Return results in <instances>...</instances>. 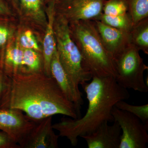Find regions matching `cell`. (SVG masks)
Wrapping results in <instances>:
<instances>
[{"label": "cell", "instance_id": "obj_1", "mask_svg": "<svg viewBox=\"0 0 148 148\" xmlns=\"http://www.w3.org/2000/svg\"><path fill=\"white\" fill-rule=\"evenodd\" d=\"M9 77L0 109L19 110L35 121L56 114L73 119L81 117L80 110L68 100L51 76L42 72L17 74Z\"/></svg>", "mask_w": 148, "mask_h": 148}, {"label": "cell", "instance_id": "obj_2", "mask_svg": "<svg viewBox=\"0 0 148 148\" xmlns=\"http://www.w3.org/2000/svg\"><path fill=\"white\" fill-rule=\"evenodd\" d=\"M81 85L88 103L84 115L77 119L64 117L52 125L59 137L67 138L73 146L77 145L79 137L94 132L103 123L114 122L112 112L116 104L130 96L127 89L120 86L113 77H94L90 82Z\"/></svg>", "mask_w": 148, "mask_h": 148}, {"label": "cell", "instance_id": "obj_3", "mask_svg": "<svg viewBox=\"0 0 148 148\" xmlns=\"http://www.w3.org/2000/svg\"><path fill=\"white\" fill-rule=\"evenodd\" d=\"M71 35L78 47L85 69L92 78H115L114 59L103 45L93 20L69 23Z\"/></svg>", "mask_w": 148, "mask_h": 148}, {"label": "cell", "instance_id": "obj_4", "mask_svg": "<svg viewBox=\"0 0 148 148\" xmlns=\"http://www.w3.org/2000/svg\"><path fill=\"white\" fill-rule=\"evenodd\" d=\"M53 30L59 61L66 73L77 88L79 85L92 79L85 69L79 49L72 39L69 22L55 14Z\"/></svg>", "mask_w": 148, "mask_h": 148}, {"label": "cell", "instance_id": "obj_5", "mask_svg": "<svg viewBox=\"0 0 148 148\" xmlns=\"http://www.w3.org/2000/svg\"><path fill=\"white\" fill-rule=\"evenodd\" d=\"M140 51L130 45L114 58L116 82L126 89L141 92L148 91V86L144 79V73L148 67L140 56Z\"/></svg>", "mask_w": 148, "mask_h": 148}, {"label": "cell", "instance_id": "obj_6", "mask_svg": "<svg viewBox=\"0 0 148 148\" xmlns=\"http://www.w3.org/2000/svg\"><path fill=\"white\" fill-rule=\"evenodd\" d=\"M114 121L118 123L122 133L119 148H146L148 143V127L132 114L114 107Z\"/></svg>", "mask_w": 148, "mask_h": 148}, {"label": "cell", "instance_id": "obj_7", "mask_svg": "<svg viewBox=\"0 0 148 148\" xmlns=\"http://www.w3.org/2000/svg\"><path fill=\"white\" fill-rule=\"evenodd\" d=\"M106 0H60L55 3L56 14L69 23L82 20H95L103 13Z\"/></svg>", "mask_w": 148, "mask_h": 148}, {"label": "cell", "instance_id": "obj_8", "mask_svg": "<svg viewBox=\"0 0 148 148\" xmlns=\"http://www.w3.org/2000/svg\"><path fill=\"white\" fill-rule=\"evenodd\" d=\"M37 122L19 110L0 109V130L7 134L20 147Z\"/></svg>", "mask_w": 148, "mask_h": 148}, {"label": "cell", "instance_id": "obj_9", "mask_svg": "<svg viewBox=\"0 0 148 148\" xmlns=\"http://www.w3.org/2000/svg\"><path fill=\"white\" fill-rule=\"evenodd\" d=\"M52 116L37 121L20 148H56L59 136L54 132Z\"/></svg>", "mask_w": 148, "mask_h": 148}, {"label": "cell", "instance_id": "obj_10", "mask_svg": "<svg viewBox=\"0 0 148 148\" xmlns=\"http://www.w3.org/2000/svg\"><path fill=\"white\" fill-rule=\"evenodd\" d=\"M103 123L94 132L82 136L88 148H119L121 130L118 123L114 121L112 125Z\"/></svg>", "mask_w": 148, "mask_h": 148}, {"label": "cell", "instance_id": "obj_11", "mask_svg": "<svg viewBox=\"0 0 148 148\" xmlns=\"http://www.w3.org/2000/svg\"><path fill=\"white\" fill-rule=\"evenodd\" d=\"M103 45L113 59L131 44L130 33L93 20Z\"/></svg>", "mask_w": 148, "mask_h": 148}, {"label": "cell", "instance_id": "obj_12", "mask_svg": "<svg viewBox=\"0 0 148 148\" xmlns=\"http://www.w3.org/2000/svg\"><path fill=\"white\" fill-rule=\"evenodd\" d=\"M50 73L51 76L55 80L66 98L80 110L84 104L82 92L69 78L59 61L56 49L51 62Z\"/></svg>", "mask_w": 148, "mask_h": 148}, {"label": "cell", "instance_id": "obj_13", "mask_svg": "<svg viewBox=\"0 0 148 148\" xmlns=\"http://www.w3.org/2000/svg\"><path fill=\"white\" fill-rule=\"evenodd\" d=\"M55 13V3L50 2L46 13L47 24L46 26L42 50L43 72L46 75L48 76H51V62L56 49L55 35L53 30Z\"/></svg>", "mask_w": 148, "mask_h": 148}, {"label": "cell", "instance_id": "obj_14", "mask_svg": "<svg viewBox=\"0 0 148 148\" xmlns=\"http://www.w3.org/2000/svg\"><path fill=\"white\" fill-rule=\"evenodd\" d=\"M23 49L18 41L5 48L0 58V65L9 77L21 73L23 69Z\"/></svg>", "mask_w": 148, "mask_h": 148}, {"label": "cell", "instance_id": "obj_15", "mask_svg": "<svg viewBox=\"0 0 148 148\" xmlns=\"http://www.w3.org/2000/svg\"><path fill=\"white\" fill-rule=\"evenodd\" d=\"M21 14L36 24L46 27L47 16L42 0H16Z\"/></svg>", "mask_w": 148, "mask_h": 148}, {"label": "cell", "instance_id": "obj_16", "mask_svg": "<svg viewBox=\"0 0 148 148\" xmlns=\"http://www.w3.org/2000/svg\"><path fill=\"white\" fill-rule=\"evenodd\" d=\"M131 44L139 51L148 54V18L133 26L130 32Z\"/></svg>", "mask_w": 148, "mask_h": 148}, {"label": "cell", "instance_id": "obj_17", "mask_svg": "<svg viewBox=\"0 0 148 148\" xmlns=\"http://www.w3.org/2000/svg\"><path fill=\"white\" fill-rule=\"evenodd\" d=\"M43 72V60L39 51L23 49V69L21 73L33 74Z\"/></svg>", "mask_w": 148, "mask_h": 148}, {"label": "cell", "instance_id": "obj_18", "mask_svg": "<svg viewBox=\"0 0 148 148\" xmlns=\"http://www.w3.org/2000/svg\"><path fill=\"white\" fill-rule=\"evenodd\" d=\"M95 20H98L110 27L128 33H130L134 26L128 12L116 16L102 13Z\"/></svg>", "mask_w": 148, "mask_h": 148}, {"label": "cell", "instance_id": "obj_19", "mask_svg": "<svg viewBox=\"0 0 148 148\" xmlns=\"http://www.w3.org/2000/svg\"><path fill=\"white\" fill-rule=\"evenodd\" d=\"M128 12L133 25L148 18V0H127Z\"/></svg>", "mask_w": 148, "mask_h": 148}, {"label": "cell", "instance_id": "obj_20", "mask_svg": "<svg viewBox=\"0 0 148 148\" xmlns=\"http://www.w3.org/2000/svg\"><path fill=\"white\" fill-rule=\"evenodd\" d=\"M115 106L119 110L126 111L137 116L148 127V104L142 106H134L123 100L117 102Z\"/></svg>", "mask_w": 148, "mask_h": 148}, {"label": "cell", "instance_id": "obj_21", "mask_svg": "<svg viewBox=\"0 0 148 148\" xmlns=\"http://www.w3.org/2000/svg\"><path fill=\"white\" fill-rule=\"evenodd\" d=\"M128 12L127 0H106L103 6V13L106 15H121Z\"/></svg>", "mask_w": 148, "mask_h": 148}, {"label": "cell", "instance_id": "obj_22", "mask_svg": "<svg viewBox=\"0 0 148 148\" xmlns=\"http://www.w3.org/2000/svg\"><path fill=\"white\" fill-rule=\"evenodd\" d=\"M3 16H0V58L12 35V29Z\"/></svg>", "mask_w": 148, "mask_h": 148}, {"label": "cell", "instance_id": "obj_23", "mask_svg": "<svg viewBox=\"0 0 148 148\" xmlns=\"http://www.w3.org/2000/svg\"><path fill=\"white\" fill-rule=\"evenodd\" d=\"M19 45L25 49H32L40 51V48L34 35L31 31H27L21 34L18 40Z\"/></svg>", "mask_w": 148, "mask_h": 148}, {"label": "cell", "instance_id": "obj_24", "mask_svg": "<svg viewBox=\"0 0 148 148\" xmlns=\"http://www.w3.org/2000/svg\"><path fill=\"white\" fill-rule=\"evenodd\" d=\"M0 148H20L18 144L14 142L4 132L0 130Z\"/></svg>", "mask_w": 148, "mask_h": 148}, {"label": "cell", "instance_id": "obj_25", "mask_svg": "<svg viewBox=\"0 0 148 148\" xmlns=\"http://www.w3.org/2000/svg\"><path fill=\"white\" fill-rule=\"evenodd\" d=\"M9 82V77L6 75L0 65V101L5 95Z\"/></svg>", "mask_w": 148, "mask_h": 148}, {"label": "cell", "instance_id": "obj_26", "mask_svg": "<svg viewBox=\"0 0 148 148\" xmlns=\"http://www.w3.org/2000/svg\"><path fill=\"white\" fill-rule=\"evenodd\" d=\"M11 14L10 10L4 1L0 0V16H7Z\"/></svg>", "mask_w": 148, "mask_h": 148}, {"label": "cell", "instance_id": "obj_27", "mask_svg": "<svg viewBox=\"0 0 148 148\" xmlns=\"http://www.w3.org/2000/svg\"><path fill=\"white\" fill-rule=\"evenodd\" d=\"M59 1H60V0H49L50 2H53L55 3H57V2Z\"/></svg>", "mask_w": 148, "mask_h": 148}]
</instances>
